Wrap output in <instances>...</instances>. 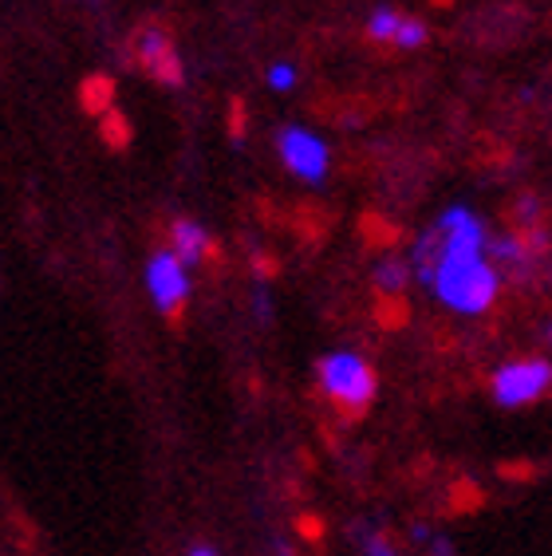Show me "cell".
<instances>
[{
  "instance_id": "1",
  "label": "cell",
  "mask_w": 552,
  "mask_h": 556,
  "mask_svg": "<svg viewBox=\"0 0 552 556\" xmlns=\"http://www.w3.org/2000/svg\"><path fill=\"white\" fill-rule=\"evenodd\" d=\"M319 371V387H324V395L336 403L340 410H348L351 418H360L363 410L372 407L375 399V371L372 364L355 352H331L324 355L316 364Z\"/></svg>"
},
{
  "instance_id": "2",
  "label": "cell",
  "mask_w": 552,
  "mask_h": 556,
  "mask_svg": "<svg viewBox=\"0 0 552 556\" xmlns=\"http://www.w3.org/2000/svg\"><path fill=\"white\" fill-rule=\"evenodd\" d=\"M489 391H493V403L505 410L532 407L541 403L544 395H552V364L541 355H520L501 364L489 379Z\"/></svg>"
},
{
  "instance_id": "3",
  "label": "cell",
  "mask_w": 552,
  "mask_h": 556,
  "mask_svg": "<svg viewBox=\"0 0 552 556\" xmlns=\"http://www.w3.org/2000/svg\"><path fill=\"white\" fill-rule=\"evenodd\" d=\"M147 289H150V296H154V304L178 324L181 308H186V300H190V280H186V265L178 261L174 249H162V253L150 257Z\"/></svg>"
},
{
  "instance_id": "4",
  "label": "cell",
  "mask_w": 552,
  "mask_h": 556,
  "mask_svg": "<svg viewBox=\"0 0 552 556\" xmlns=\"http://www.w3.org/2000/svg\"><path fill=\"white\" fill-rule=\"evenodd\" d=\"M276 150H280V159H285V166L297 178H304V182H324L328 178V147L312 135V130H300V127H285L280 135H276Z\"/></svg>"
},
{
  "instance_id": "5",
  "label": "cell",
  "mask_w": 552,
  "mask_h": 556,
  "mask_svg": "<svg viewBox=\"0 0 552 556\" xmlns=\"http://www.w3.org/2000/svg\"><path fill=\"white\" fill-rule=\"evenodd\" d=\"M135 55H138V64L147 67V75H154L159 84L181 87V79H186L178 48H174V40L162 33V28H142V36L135 40Z\"/></svg>"
},
{
  "instance_id": "6",
  "label": "cell",
  "mask_w": 552,
  "mask_h": 556,
  "mask_svg": "<svg viewBox=\"0 0 552 556\" xmlns=\"http://www.w3.org/2000/svg\"><path fill=\"white\" fill-rule=\"evenodd\" d=\"M171 245L174 253H178V261L186 268L198 265V261H213L222 249H217V241H213L210 233H205L198 222H186V217H178V222L171 225Z\"/></svg>"
},
{
  "instance_id": "7",
  "label": "cell",
  "mask_w": 552,
  "mask_h": 556,
  "mask_svg": "<svg viewBox=\"0 0 552 556\" xmlns=\"http://www.w3.org/2000/svg\"><path fill=\"white\" fill-rule=\"evenodd\" d=\"M111 103H115V79L111 75H87L79 84V108L87 115H106Z\"/></svg>"
},
{
  "instance_id": "8",
  "label": "cell",
  "mask_w": 552,
  "mask_h": 556,
  "mask_svg": "<svg viewBox=\"0 0 552 556\" xmlns=\"http://www.w3.org/2000/svg\"><path fill=\"white\" fill-rule=\"evenodd\" d=\"M411 277H414V268H411V261H403V257H387L375 265V285H379V292H391V296H399Z\"/></svg>"
},
{
  "instance_id": "9",
  "label": "cell",
  "mask_w": 552,
  "mask_h": 556,
  "mask_svg": "<svg viewBox=\"0 0 552 556\" xmlns=\"http://www.w3.org/2000/svg\"><path fill=\"white\" fill-rule=\"evenodd\" d=\"M399 24H403V12L391 9V4H379V9L367 16V36H372L375 43H394Z\"/></svg>"
},
{
  "instance_id": "10",
  "label": "cell",
  "mask_w": 552,
  "mask_h": 556,
  "mask_svg": "<svg viewBox=\"0 0 552 556\" xmlns=\"http://www.w3.org/2000/svg\"><path fill=\"white\" fill-rule=\"evenodd\" d=\"M99 139L111 150H127L130 147V118L123 111H106L103 123H99Z\"/></svg>"
},
{
  "instance_id": "11",
  "label": "cell",
  "mask_w": 552,
  "mask_h": 556,
  "mask_svg": "<svg viewBox=\"0 0 552 556\" xmlns=\"http://www.w3.org/2000/svg\"><path fill=\"white\" fill-rule=\"evenodd\" d=\"M430 40V28L423 21H414V16H403L399 24V36H394V48H403V52H414V48H423Z\"/></svg>"
},
{
  "instance_id": "12",
  "label": "cell",
  "mask_w": 552,
  "mask_h": 556,
  "mask_svg": "<svg viewBox=\"0 0 552 556\" xmlns=\"http://www.w3.org/2000/svg\"><path fill=\"white\" fill-rule=\"evenodd\" d=\"M360 548H363V556H403L399 548H394L391 536H387V533H367V529L360 533Z\"/></svg>"
},
{
  "instance_id": "13",
  "label": "cell",
  "mask_w": 552,
  "mask_h": 556,
  "mask_svg": "<svg viewBox=\"0 0 552 556\" xmlns=\"http://www.w3.org/2000/svg\"><path fill=\"white\" fill-rule=\"evenodd\" d=\"M268 84H273L276 91H288V87L297 84V72H292L288 64H276L273 72H268Z\"/></svg>"
},
{
  "instance_id": "14",
  "label": "cell",
  "mask_w": 552,
  "mask_h": 556,
  "mask_svg": "<svg viewBox=\"0 0 552 556\" xmlns=\"http://www.w3.org/2000/svg\"><path fill=\"white\" fill-rule=\"evenodd\" d=\"M229 135H234L237 142L244 139V103L241 99H234V108H229Z\"/></svg>"
},
{
  "instance_id": "15",
  "label": "cell",
  "mask_w": 552,
  "mask_h": 556,
  "mask_svg": "<svg viewBox=\"0 0 552 556\" xmlns=\"http://www.w3.org/2000/svg\"><path fill=\"white\" fill-rule=\"evenodd\" d=\"M423 548H426V553H423V556H457V553H454V545H450L447 536H438V533H435V536H430V541H426V545H423Z\"/></svg>"
},
{
  "instance_id": "16",
  "label": "cell",
  "mask_w": 552,
  "mask_h": 556,
  "mask_svg": "<svg viewBox=\"0 0 552 556\" xmlns=\"http://www.w3.org/2000/svg\"><path fill=\"white\" fill-rule=\"evenodd\" d=\"M273 316V300H268V292H256V320H265Z\"/></svg>"
},
{
  "instance_id": "17",
  "label": "cell",
  "mask_w": 552,
  "mask_h": 556,
  "mask_svg": "<svg viewBox=\"0 0 552 556\" xmlns=\"http://www.w3.org/2000/svg\"><path fill=\"white\" fill-rule=\"evenodd\" d=\"M300 529H304V536H309V541H316V536H319V521H312V517H304V521H300Z\"/></svg>"
},
{
  "instance_id": "18",
  "label": "cell",
  "mask_w": 552,
  "mask_h": 556,
  "mask_svg": "<svg viewBox=\"0 0 552 556\" xmlns=\"http://www.w3.org/2000/svg\"><path fill=\"white\" fill-rule=\"evenodd\" d=\"M190 556H217L213 548H205V545H198V548H190Z\"/></svg>"
},
{
  "instance_id": "19",
  "label": "cell",
  "mask_w": 552,
  "mask_h": 556,
  "mask_svg": "<svg viewBox=\"0 0 552 556\" xmlns=\"http://www.w3.org/2000/svg\"><path fill=\"white\" fill-rule=\"evenodd\" d=\"M549 348H552V324H549Z\"/></svg>"
}]
</instances>
